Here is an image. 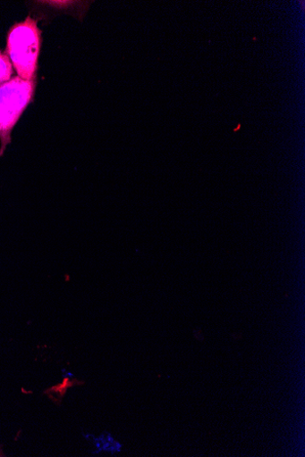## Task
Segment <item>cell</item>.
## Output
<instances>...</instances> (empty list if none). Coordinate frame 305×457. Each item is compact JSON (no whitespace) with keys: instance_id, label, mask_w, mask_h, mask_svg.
Here are the masks:
<instances>
[{"instance_id":"6da1fadb","label":"cell","mask_w":305,"mask_h":457,"mask_svg":"<svg viewBox=\"0 0 305 457\" xmlns=\"http://www.w3.org/2000/svg\"><path fill=\"white\" fill-rule=\"evenodd\" d=\"M41 44V30L37 21L30 16L9 30L5 54L21 79L30 80L36 77Z\"/></svg>"},{"instance_id":"7a4b0ae2","label":"cell","mask_w":305,"mask_h":457,"mask_svg":"<svg viewBox=\"0 0 305 457\" xmlns=\"http://www.w3.org/2000/svg\"><path fill=\"white\" fill-rule=\"evenodd\" d=\"M36 86L37 76L30 80L15 76L0 87V157L12 142V132L32 101Z\"/></svg>"},{"instance_id":"3957f363","label":"cell","mask_w":305,"mask_h":457,"mask_svg":"<svg viewBox=\"0 0 305 457\" xmlns=\"http://www.w3.org/2000/svg\"><path fill=\"white\" fill-rule=\"evenodd\" d=\"M13 69L10 58L5 53L0 51V87L12 79Z\"/></svg>"},{"instance_id":"277c9868","label":"cell","mask_w":305,"mask_h":457,"mask_svg":"<svg viewBox=\"0 0 305 457\" xmlns=\"http://www.w3.org/2000/svg\"><path fill=\"white\" fill-rule=\"evenodd\" d=\"M70 386H72V384H71L68 379H65L64 386H57L52 388L51 390H52V392H57L58 390L62 389L61 391H63V395H64L65 391H67V389Z\"/></svg>"}]
</instances>
